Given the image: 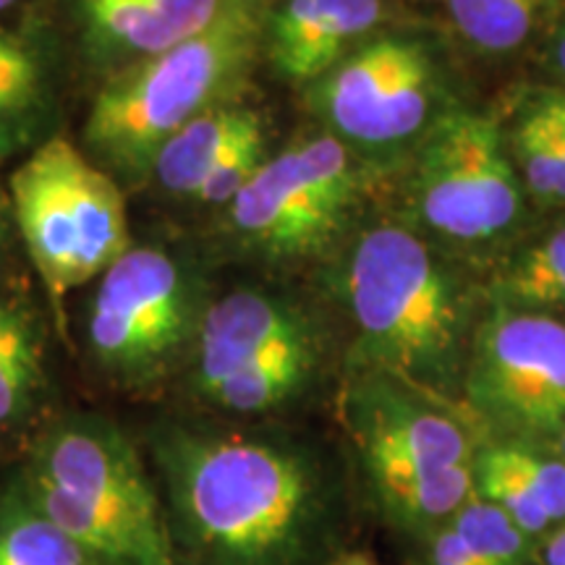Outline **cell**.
I'll return each mask as SVG.
<instances>
[{"mask_svg":"<svg viewBox=\"0 0 565 565\" xmlns=\"http://www.w3.org/2000/svg\"><path fill=\"white\" fill-rule=\"evenodd\" d=\"M437 71L427 47L380 38L338 63L322 87V108L341 137L395 147L429 129Z\"/></svg>","mask_w":565,"mask_h":565,"instance_id":"obj_11","label":"cell"},{"mask_svg":"<svg viewBox=\"0 0 565 565\" xmlns=\"http://www.w3.org/2000/svg\"><path fill=\"white\" fill-rule=\"evenodd\" d=\"M34 92H38V87H30V84H21V82L0 76V113L24 108L26 103H32Z\"/></svg>","mask_w":565,"mask_h":565,"instance_id":"obj_29","label":"cell"},{"mask_svg":"<svg viewBox=\"0 0 565 565\" xmlns=\"http://www.w3.org/2000/svg\"><path fill=\"white\" fill-rule=\"evenodd\" d=\"M450 526L487 565H545L540 542L477 492L454 515Z\"/></svg>","mask_w":565,"mask_h":565,"instance_id":"obj_23","label":"cell"},{"mask_svg":"<svg viewBox=\"0 0 565 565\" xmlns=\"http://www.w3.org/2000/svg\"><path fill=\"white\" fill-rule=\"evenodd\" d=\"M380 17L383 0H282L267 26L273 63L291 82L320 79Z\"/></svg>","mask_w":565,"mask_h":565,"instance_id":"obj_13","label":"cell"},{"mask_svg":"<svg viewBox=\"0 0 565 565\" xmlns=\"http://www.w3.org/2000/svg\"><path fill=\"white\" fill-rule=\"evenodd\" d=\"M553 0H448L450 19L466 42L482 53L503 55L521 47Z\"/></svg>","mask_w":565,"mask_h":565,"instance_id":"obj_20","label":"cell"},{"mask_svg":"<svg viewBox=\"0 0 565 565\" xmlns=\"http://www.w3.org/2000/svg\"><path fill=\"white\" fill-rule=\"evenodd\" d=\"M0 76L21 84H30V87H38L40 82L38 63H34L32 55L26 53L17 40L6 38V34H0Z\"/></svg>","mask_w":565,"mask_h":565,"instance_id":"obj_28","label":"cell"},{"mask_svg":"<svg viewBox=\"0 0 565 565\" xmlns=\"http://www.w3.org/2000/svg\"><path fill=\"white\" fill-rule=\"evenodd\" d=\"M356 173L345 147L317 137L265 160L231 202L236 231L267 254H307L349 215Z\"/></svg>","mask_w":565,"mask_h":565,"instance_id":"obj_9","label":"cell"},{"mask_svg":"<svg viewBox=\"0 0 565 565\" xmlns=\"http://www.w3.org/2000/svg\"><path fill=\"white\" fill-rule=\"evenodd\" d=\"M265 162V137H257L246 141L244 147H238L236 152H231L221 166L207 175V181L202 183L200 192L194 196L200 202L210 204H223L233 202L238 192L252 181V175L259 171V166Z\"/></svg>","mask_w":565,"mask_h":565,"instance_id":"obj_26","label":"cell"},{"mask_svg":"<svg viewBox=\"0 0 565 565\" xmlns=\"http://www.w3.org/2000/svg\"><path fill=\"white\" fill-rule=\"evenodd\" d=\"M9 192L26 252L55 299L129 252L121 189L66 139H51L21 162Z\"/></svg>","mask_w":565,"mask_h":565,"instance_id":"obj_5","label":"cell"},{"mask_svg":"<svg viewBox=\"0 0 565 565\" xmlns=\"http://www.w3.org/2000/svg\"><path fill=\"white\" fill-rule=\"evenodd\" d=\"M192 328V299L168 254L129 249L103 273L89 312V345L113 380L147 385L162 377Z\"/></svg>","mask_w":565,"mask_h":565,"instance_id":"obj_8","label":"cell"},{"mask_svg":"<svg viewBox=\"0 0 565 565\" xmlns=\"http://www.w3.org/2000/svg\"><path fill=\"white\" fill-rule=\"evenodd\" d=\"M555 450H557V456H561V458H563V461H565V433H563V437H561V440H557V445H555Z\"/></svg>","mask_w":565,"mask_h":565,"instance_id":"obj_34","label":"cell"},{"mask_svg":"<svg viewBox=\"0 0 565 565\" xmlns=\"http://www.w3.org/2000/svg\"><path fill=\"white\" fill-rule=\"evenodd\" d=\"M317 372L315 341L288 345L225 377L204 398L233 414H267L294 401Z\"/></svg>","mask_w":565,"mask_h":565,"instance_id":"obj_16","label":"cell"},{"mask_svg":"<svg viewBox=\"0 0 565 565\" xmlns=\"http://www.w3.org/2000/svg\"><path fill=\"white\" fill-rule=\"evenodd\" d=\"M17 482L97 565H179L152 471L116 424L58 422Z\"/></svg>","mask_w":565,"mask_h":565,"instance_id":"obj_3","label":"cell"},{"mask_svg":"<svg viewBox=\"0 0 565 565\" xmlns=\"http://www.w3.org/2000/svg\"><path fill=\"white\" fill-rule=\"evenodd\" d=\"M307 341L312 333L286 303L252 291L225 296L196 333V387L207 395L246 364Z\"/></svg>","mask_w":565,"mask_h":565,"instance_id":"obj_12","label":"cell"},{"mask_svg":"<svg viewBox=\"0 0 565 565\" xmlns=\"http://www.w3.org/2000/svg\"><path fill=\"white\" fill-rule=\"evenodd\" d=\"M461 393L498 443L557 445L565 433V322L494 301L471 333Z\"/></svg>","mask_w":565,"mask_h":565,"instance_id":"obj_6","label":"cell"},{"mask_svg":"<svg viewBox=\"0 0 565 565\" xmlns=\"http://www.w3.org/2000/svg\"><path fill=\"white\" fill-rule=\"evenodd\" d=\"M330 565H377V563H374L366 553H359V550H349V553L335 557V561Z\"/></svg>","mask_w":565,"mask_h":565,"instance_id":"obj_31","label":"cell"},{"mask_svg":"<svg viewBox=\"0 0 565 565\" xmlns=\"http://www.w3.org/2000/svg\"><path fill=\"white\" fill-rule=\"evenodd\" d=\"M419 542L424 547V565H487L450 524L435 529Z\"/></svg>","mask_w":565,"mask_h":565,"instance_id":"obj_27","label":"cell"},{"mask_svg":"<svg viewBox=\"0 0 565 565\" xmlns=\"http://www.w3.org/2000/svg\"><path fill=\"white\" fill-rule=\"evenodd\" d=\"M152 477L179 565H330L349 553V494L288 435L166 427Z\"/></svg>","mask_w":565,"mask_h":565,"instance_id":"obj_1","label":"cell"},{"mask_svg":"<svg viewBox=\"0 0 565 565\" xmlns=\"http://www.w3.org/2000/svg\"><path fill=\"white\" fill-rule=\"evenodd\" d=\"M475 463L454 466L427 477L401 479L372 490L374 503L398 532L414 536L416 542L435 529L454 521V515L475 494Z\"/></svg>","mask_w":565,"mask_h":565,"instance_id":"obj_17","label":"cell"},{"mask_svg":"<svg viewBox=\"0 0 565 565\" xmlns=\"http://www.w3.org/2000/svg\"><path fill=\"white\" fill-rule=\"evenodd\" d=\"M265 32L263 0H221L215 17L158 55L113 79L92 105L87 137L118 166H152L166 139L249 66Z\"/></svg>","mask_w":565,"mask_h":565,"instance_id":"obj_4","label":"cell"},{"mask_svg":"<svg viewBox=\"0 0 565 565\" xmlns=\"http://www.w3.org/2000/svg\"><path fill=\"white\" fill-rule=\"evenodd\" d=\"M364 370L448 401L461 393L471 309L461 282L424 242L395 225L359 238L345 270Z\"/></svg>","mask_w":565,"mask_h":565,"instance_id":"obj_2","label":"cell"},{"mask_svg":"<svg viewBox=\"0 0 565 565\" xmlns=\"http://www.w3.org/2000/svg\"><path fill=\"white\" fill-rule=\"evenodd\" d=\"M42 380V345L34 320L0 301V427L21 419Z\"/></svg>","mask_w":565,"mask_h":565,"instance_id":"obj_19","label":"cell"},{"mask_svg":"<svg viewBox=\"0 0 565 565\" xmlns=\"http://www.w3.org/2000/svg\"><path fill=\"white\" fill-rule=\"evenodd\" d=\"M221 0H84L92 30L124 51L158 55L192 38Z\"/></svg>","mask_w":565,"mask_h":565,"instance_id":"obj_15","label":"cell"},{"mask_svg":"<svg viewBox=\"0 0 565 565\" xmlns=\"http://www.w3.org/2000/svg\"><path fill=\"white\" fill-rule=\"evenodd\" d=\"M500 458L511 466V471L526 490L534 494L536 503L545 508L553 526L565 521V461L557 454H547L542 448L513 443H492Z\"/></svg>","mask_w":565,"mask_h":565,"instance_id":"obj_25","label":"cell"},{"mask_svg":"<svg viewBox=\"0 0 565 565\" xmlns=\"http://www.w3.org/2000/svg\"><path fill=\"white\" fill-rule=\"evenodd\" d=\"M0 565H97L26 498L17 479L0 490Z\"/></svg>","mask_w":565,"mask_h":565,"instance_id":"obj_18","label":"cell"},{"mask_svg":"<svg viewBox=\"0 0 565 565\" xmlns=\"http://www.w3.org/2000/svg\"><path fill=\"white\" fill-rule=\"evenodd\" d=\"M6 242V200L3 194H0V246Z\"/></svg>","mask_w":565,"mask_h":565,"instance_id":"obj_33","label":"cell"},{"mask_svg":"<svg viewBox=\"0 0 565 565\" xmlns=\"http://www.w3.org/2000/svg\"><path fill=\"white\" fill-rule=\"evenodd\" d=\"M471 469H475V492L479 498L500 508L529 536L540 542L553 529V521H550L545 508L536 503L534 494L513 475L511 466L500 458L492 443L477 450Z\"/></svg>","mask_w":565,"mask_h":565,"instance_id":"obj_24","label":"cell"},{"mask_svg":"<svg viewBox=\"0 0 565 565\" xmlns=\"http://www.w3.org/2000/svg\"><path fill=\"white\" fill-rule=\"evenodd\" d=\"M13 3H17V0H0V11H6V9H9V6H13Z\"/></svg>","mask_w":565,"mask_h":565,"instance_id":"obj_35","label":"cell"},{"mask_svg":"<svg viewBox=\"0 0 565 565\" xmlns=\"http://www.w3.org/2000/svg\"><path fill=\"white\" fill-rule=\"evenodd\" d=\"M500 303L547 315L565 309V228H557L521 254L498 286Z\"/></svg>","mask_w":565,"mask_h":565,"instance_id":"obj_21","label":"cell"},{"mask_svg":"<svg viewBox=\"0 0 565 565\" xmlns=\"http://www.w3.org/2000/svg\"><path fill=\"white\" fill-rule=\"evenodd\" d=\"M343 414L370 490L475 463L479 450L448 401L385 372L359 374L345 393Z\"/></svg>","mask_w":565,"mask_h":565,"instance_id":"obj_10","label":"cell"},{"mask_svg":"<svg viewBox=\"0 0 565 565\" xmlns=\"http://www.w3.org/2000/svg\"><path fill=\"white\" fill-rule=\"evenodd\" d=\"M534 110L565 134V95H555V92L540 95V100H534Z\"/></svg>","mask_w":565,"mask_h":565,"instance_id":"obj_30","label":"cell"},{"mask_svg":"<svg viewBox=\"0 0 565 565\" xmlns=\"http://www.w3.org/2000/svg\"><path fill=\"white\" fill-rule=\"evenodd\" d=\"M257 137L265 131L252 110L212 108L166 139L152 160L154 175L171 192L194 196L231 152Z\"/></svg>","mask_w":565,"mask_h":565,"instance_id":"obj_14","label":"cell"},{"mask_svg":"<svg viewBox=\"0 0 565 565\" xmlns=\"http://www.w3.org/2000/svg\"><path fill=\"white\" fill-rule=\"evenodd\" d=\"M414 194L424 223L456 242H490L511 231L521 212V179L492 116H437L424 131Z\"/></svg>","mask_w":565,"mask_h":565,"instance_id":"obj_7","label":"cell"},{"mask_svg":"<svg viewBox=\"0 0 565 565\" xmlns=\"http://www.w3.org/2000/svg\"><path fill=\"white\" fill-rule=\"evenodd\" d=\"M511 160L536 200L565 202V141L534 108L513 126Z\"/></svg>","mask_w":565,"mask_h":565,"instance_id":"obj_22","label":"cell"},{"mask_svg":"<svg viewBox=\"0 0 565 565\" xmlns=\"http://www.w3.org/2000/svg\"><path fill=\"white\" fill-rule=\"evenodd\" d=\"M553 61H555V68L561 71L565 76V26L561 32H557L555 38V45H553Z\"/></svg>","mask_w":565,"mask_h":565,"instance_id":"obj_32","label":"cell"}]
</instances>
